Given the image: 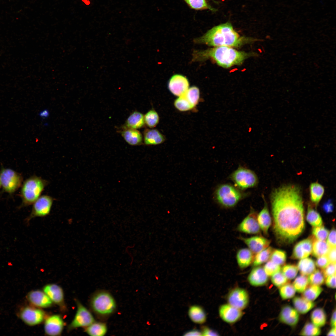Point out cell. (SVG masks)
<instances>
[{
  "mask_svg": "<svg viewBox=\"0 0 336 336\" xmlns=\"http://www.w3.org/2000/svg\"><path fill=\"white\" fill-rule=\"evenodd\" d=\"M271 200L274 233L281 242L291 243L305 227L301 189L296 185H283L272 191Z\"/></svg>",
  "mask_w": 336,
  "mask_h": 336,
  "instance_id": "obj_1",
  "label": "cell"
},
{
  "mask_svg": "<svg viewBox=\"0 0 336 336\" xmlns=\"http://www.w3.org/2000/svg\"><path fill=\"white\" fill-rule=\"evenodd\" d=\"M249 55L248 53L237 51L231 47H216L194 51L192 60L194 62H199L210 58L214 61L219 66L228 68L241 64Z\"/></svg>",
  "mask_w": 336,
  "mask_h": 336,
  "instance_id": "obj_2",
  "label": "cell"
},
{
  "mask_svg": "<svg viewBox=\"0 0 336 336\" xmlns=\"http://www.w3.org/2000/svg\"><path fill=\"white\" fill-rule=\"evenodd\" d=\"M245 40L234 29L231 24L227 22L214 26L202 36L194 39L197 44H204L214 47H237Z\"/></svg>",
  "mask_w": 336,
  "mask_h": 336,
  "instance_id": "obj_3",
  "label": "cell"
},
{
  "mask_svg": "<svg viewBox=\"0 0 336 336\" xmlns=\"http://www.w3.org/2000/svg\"><path fill=\"white\" fill-rule=\"evenodd\" d=\"M48 184L47 180L35 175L26 179L21 186L20 196L22 203L19 208L33 204L41 196Z\"/></svg>",
  "mask_w": 336,
  "mask_h": 336,
  "instance_id": "obj_4",
  "label": "cell"
},
{
  "mask_svg": "<svg viewBox=\"0 0 336 336\" xmlns=\"http://www.w3.org/2000/svg\"><path fill=\"white\" fill-rule=\"evenodd\" d=\"M91 305L96 314L103 316L113 313L116 306L113 296L106 291H100L94 295L91 299Z\"/></svg>",
  "mask_w": 336,
  "mask_h": 336,
  "instance_id": "obj_5",
  "label": "cell"
},
{
  "mask_svg": "<svg viewBox=\"0 0 336 336\" xmlns=\"http://www.w3.org/2000/svg\"><path fill=\"white\" fill-rule=\"evenodd\" d=\"M215 196L219 203L228 208L234 206L242 196L238 190L227 184L221 185L217 188Z\"/></svg>",
  "mask_w": 336,
  "mask_h": 336,
  "instance_id": "obj_6",
  "label": "cell"
},
{
  "mask_svg": "<svg viewBox=\"0 0 336 336\" xmlns=\"http://www.w3.org/2000/svg\"><path fill=\"white\" fill-rule=\"evenodd\" d=\"M1 186L4 191L12 194L18 190L22 184V175L15 170L8 168H2L0 172Z\"/></svg>",
  "mask_w": 336,
  "mask_h": 336,
  "instance_id": "obj_7",
  "label": "cell"
},
{
  "mask_svg": "<svg viewBox=\"0 0 336 336\" xmlns=\"http://www.w3.org/2000/svg\"><path fill=\"white\" fill-rule=\"evenodd\" d=\"M231 178L235 184L241 189L254 187L258 182L257 177L254 172L242 167L235 170Z\"/></svg>",
  "mask_w": 336,
  "mask_h": 336,
  "instance_id": "obj_8",
  "label": "cell"
},
{
  "mask_svg": "<svg viewBox=\"0 0 336 336\" xmlns=\"http://www.w3.org/2000/svg\"><path fill=\"white\" fill-rule=\"evenodd\" d=\"M54 201L53 198L49 195H41L33 203L30 214L25 219V222L28 224L33 218L48 215L51 212Z\"/></svg>",
  "mask_w": 336,
  "mask_h": 336,
  "instance_id": "obj_9",
  "label": "cell"
},
{
  "mask_svg": "<svg viewBox=\"0 0 336 336\" xmlns=\"http://www.w3.org/2000/svg\"><path fill=\"white\" fill-rule=\"evenodd\" d=\"M76 301L77 310L74 319L68 326L69 330L86 327L95 321L90 312L79 301Z\"/></svg>",
  "mask_w": 336,
  "mask_h": 336,
  "instance_id": "obj_10",
  "label": "cell"
},
{
  "mask_svg": "<svg viewBox=\"0 0 336 336\" xmlns=\"http://www.w3.org/2000/svg\"><path fill=\"white\" fill-rule=\"evenodd\" d=\"M19 316L28 325L32 326L41 323L44 320L45 314L42 310L36 307L27 306L20 311Z\"/></svg>",
  "mask_w": 336,
  "mask_h": 336,
  "instance_id": "obj_11",
  "label": "cell"
},
{
  "mask_svg": "<svg viewBox=\"0 0 336 336\" xmlns=\"http://www.w3.org/2000/svg\"><path fill=\"white\" fill-rule=\"evenodd\" d=\"M257 216L256 212L251 210L249 214L238 226L237 229L238 231L247 234H259L261 229L257 221Z\"/></svg>",
  "mask_w": 336,
  "mask_h": 336,
  "instance_id": "obj_12",
  "label": "cell"
},
{
  "mask_svg": "<svg viewBox=\"0 0 336 336\" xmlns=\"http://www.w3.org/2000/svg\"><path fill=\"white\" fill-rule=\"evenodd\" d=\"M189 87V83L185 76L179 74L173 75L170 79L168 88L175 96H180L184 95Z\"/></svg>",
  "mask_w": 336,
  "mask_h": 336,
  "instance_id": "obj_13",
  "label": "cell"
},
{
  "mask_svg": "<svg viewBox=\"0 0 336 336\" xmlns=\"http://www.w3.org/2000/svg\"><path fill=\"white\" fill-rule=\"evenodd\" d=\"M249 295L244 289L236 288L229 293L227 297L229 304L240 310L245 309L249 302Z\"/></svg>",
  "mask_w": 336,
  "mask_h": 336,
  "instance_id": "obj_14",
  "label": "cell"
},
{
  "mask_svg": "<svg viewBox=\"0 0 336 336\" xmlns=\"http://www.w3.org/2000/svg\"><path fill=\"white\" fill-rule=\"evenodd\" d=\"M64 326L62 317L58 315H54L46 318L44 323L45 333L50 336L60 335L63 331Z\"/></svg>",
  "mask_w": 336,
  "mask_h": 336,
  "instance_id": "obj_15",
  "label": "cell"
},
{
  "mask_svg": "<svg viewBox=\"0 0 336 336\" xmlns=\"http://www.w3.org/2000/svg\"><path fill=\"white\" fill-rule=\"evenodd\" d=\"M240 239L254 254L268 247L271 243L270 240L259 236L248 238L240 237Z\"/></svg>",
  "mask_w": 336,
  "mask_h": 336,
  "instance_id": "obj_16",
  "label": "cell"
},
{
  "mask_svg": "<svg viewBox=\"0 0 336 336\" xmlns=\"http://www.w3.org/2000/svg\"><path fill=\"white\" fill-rule=\"evenodd\" d=\"M27 298L33 306L38 308H46L51 306L52 302L43 291L35 290L30 292Z\"/></svg>",
  "mask_w": 336,
  "mask_h": 336,
  "instance_id": "obj_17",
  "label": "cell"
},
{
  "mask_svg": "<svg viewBox=\"0 0 336 336\" xmlns=\"http://www.w3.org/2000/svg\"><path fill=\"white\" fill-rule=\"evenodd\" d=\"M313 236L298 243L295 246L291 256L293 259H299L308 257L312 251Z\"/></svg>",
  "mask_w": 336,
  "mask_h": 336,
  "instance_id": "obj_18",
  "label": "cell"
},
{
  "mask_svg": "<svg viewBox=\"0 0 336 336\" xmlns=\"http://www.w3.org/2000/svg\"><path fill=\"white\" fill-rule=\"evenodd\" d=\"M219 314L220 317L225 322L234 323L241 318L243 315L241 310L230 304H224L219 308Z\"/></svg>",
  "mask_w": 336,
  "mask_h": 336,
  "instance_id": "obj_19",
  "label": "cell"
},
{
  "mask_svg": "<svg viewBox=\"0 0 336 336\" xmlns=\"http://www.w3.org/2000/svg\"><path fill=\"white\" fill-rule=\"evenodd\" d=\"M43 291L52 302L60 306H63L64 304V293L60 286L55 284H48L44 287Z\"/></svg>",
  "mask_w": 336,
  "mask_h": 336,
  "instance_id": "obj_20",
  "label": "cell"
},
{
  "mask_svg": "<svg viewBox=\"0 0 336 336\" xmlns=\"http://www.w3.org/2000/svg\"><path fill=\"white\" fill-rule=\"evenodd\" d=\"M250 284L254 286H260L265 284L268 280V276L264 268L259 266L254 267L250 273L248 278Z\"/></svg>",
  "mask_w": 336,
  "mask_h": 336,
  "instance_id": "obj_21",
  "label": "cell"
},
{
  "mask_svg": "<svg viewBox=\"0 0 336 336\" xmlns=\"http://www.w3.org/2000/svg\"><path fill=\"white\" fill-rule=\"evenodd\" d=\"M282 322L291 326L295 325L299 319L298 312L289 306H283L282 309L279 316Z\"/></svg>",
  "mask_w": 336,
  "mask_h": 336,
  "instance_id": "obj_22",
  "label": "cell"
},
{
  "mask_svg": "<svg viewBox=\"0 0 336 336\" xmlns=\"http://www.w3.org/2000/svg\"><path fill=\"white\" fill-rule=\"evenodd\" d=\"M143 139L145 144L147 145H155L163 142L165 138L157 129H147L144 132Z\"/></svg>",
  "mask_w": 336,
  "mask_h": 336,
  "instance_id": "obj_23",
  "label": "cell"
},
{
  "mask_svg": "<svg viewBox=\"0 0 336 336\" xmlns=\"http://www.w3.org/2000/svg\"><path fill=\"white\" fill-rule=\"evenodd\" d=\"M121 134L125 141L130 145H139L142 142V135L137 129L124 128Z\"/></svg>",
  "mask_w": 336,
  "mask_h": 336,
  "instance_id": "obj_24",
  "label": "cell"
},
{
  "mask_svg": "<svg viewBox=\"0 0 336 336\" xmlns=\"http://www.w3.org/2000/svg\"><path fill=\"white\" fill-rule=\"evenodd\" d=\"M254 254L249 248L239 250L236 253V259L239 267L243 269L249 266L253 262Z\"/></svg>",
  "mask_w": 336,
  "mask_h": 336,
  "instance_id": "obj_25",
  "label": "cell"
},
{
  "mask_svg": "<svg viewBox=\"0 0 336 336\" xmlns=\"http://www.w3.org/2000/svg\"><path fill=\"white\" fill-rule=\"evenodd\" d=\"M264 207L257 214V221L261 230L265 235H268L269 228L271 223V218L266 203Z\"/></svg>",
  "mask_w": 336,
  "mask_h": 336,
  "instance_id": "obj_26",
  "label": "cell"
},
{
  "mask_svg": "<svg viewBox=\"0 0 336 336\" xmlns=\"http://www.w3.org/2000/svg\"><path fill=\"white\" fill-rule=\"evenodd\" d=\"M125 124L126 128L136 129L141 128L145 124L144 116L139 112L134 111L128 118Z\"/></svg>",
  "mask_w": 336,
  "mask_h": 336,
  "instance_id": "obj_27",
  "label": "cell"
},
{
  "mask_svg": "<svg viewBox=\"0 0 336 336\" xmlns=\"http://www.w3.org/2000/svg\"><path fill=\"white\" fill-rule=\"evenodd\" d=\"M295 309L298 312L302 314L307 313L315 306L312 301L308 300L303 297H295L292 300Z\"/></svg>",
  "mask_w": 336,
  "mask_h": 336,
  "instance_id": "obj_28",
  "label": "cell"
},
{
  "mask_svg": "<svg viewBox=\"0 0 336 336\" xmlns=\"http://www.w3.org/2000/svg\"><path fill=\"white\" fill-rule=\"evenodd\" d=\"M188 315L190 319L194 323L202 324L206 321V313L203 309L199 306H191L189 309Z\"/></svg>",
  "mask_w": 336,
  "mask_h": 336,
  "instance_id": "obj_29",
  "label": "cell"
},
{
  "mask_svg": "<svg viewBox=\"0 0 336 336\" xmlns=\"http://www.w3.org/2000/svg\"><path fill=\"white\" fill-rule=\"evenodd\" d=\"M312 246V255L316 257L326 255L330 247L327 242L324 240H320L316 239L313 236Z\"/></svg>",
  "mask_w": 336,
  "mask_h": 336,
  "instance_id": "obj_30",
  "label": "cell"
},
{
  "mask_svg": "<svg viewBox=\"0 0 336 336\" xmlns=\"http://www.w3.org/2000/svg\"><path fill=\"white\" fill-rule=\"evenodd\" d=\"M310 191L311 202L315 205H317L324 195V187L317 182L312 183L310 185Z\"/></svg>",
  "mask_w": 336,
  "mask_h": 336,
  "instance_id": "obj_31",
  "label": "cell"
},
{
  "mask_svg": "<svg viewBox=\"0 0 336 336\" xmlns=\"http://www.w3.org/2000/svg\"><path fill=\"white\" fill-rule=\"evenodd\" d=\"M107 331L106 324L101 322H95L86 327L85 331L89 335L92 336L105 335Z\"/></svg>",
  "mask_w": 336,
  "mask_h": 336,
  "instance_id": "obj_32",
  "label": "cell"
},
{
  "mask_svg": "<svg viewBox=\"0 0 336 336\" xmlns=\"http://www.w3.org/2000/svg\"><path fill=\"white\" fill-rule=\"evenodd\" d=\"M297 267L300 273L304 275H310L316 268L314 261L309 258L302 259L298 262Z\"/></svg>",
  "mask_w": 336,
  "mask_h": 336,
  "instance_id": "obj_33",
  "label": "cell"
},
{
  "mask_svg": "<svg viewBox=\"0 0 336 336\" xmlns=\"http://www.w3.org/2000/svg\"><path fill=\"white\" fill-rule=\"evenodd\" d=\"M274 249L271 247H268L254 255L252 262L254 267L259 266L268 261Z\"/></svg>",
  "mask_w": 336,
  "mask_h": 336,
  "instance_id": "obj_34",
  "label": "cell"
},
{
  "mask_svg": "<svg viewBox=\"0 0 336 336\" xmlns=\"http://www.w3.org/2000/svg\"><path fill=\"white\" fill-rule=\"evenodd\" d=\"M311 320L312 323L318 327L324 326L326 322V316L324 309L321 308L315 309L311 313Z\"/></svg>",
  "mask_w": 336,
  "mask_h": 336,
  "instance_id": "obj_35",
  "label": "cell"
},
{
  "mask_svg": "<svg viewBox=\"0 0 336 336\" xmlns=\"http://www.w3.org/2000/svg\"><path fill=\"white\" fill-rule=\"evenodd\" d=\"M306 219L307 222L313 226L322 225L323 221L319 213L310 204L308 207Z\"/></svg>",
  "mask_w": 336,
  "mask_h": 336,
  "instance_id": "obj_36",
  "label": "cell"
},
{
  "mask_svg": "<svg viewBox=\"0 0 336 336\" xmlns=\"http://www.w3.org/2000/svg\"><path fill=\"white\" fill-rule=\"evenodd\" d=\"M323 289L320 286L311 285L303 292L302 296L306 299L313 301L320 295Z\"/></svg>",
  "mask_w": 336,
  "mask_h": 336,
  "instance_id": "obj_37",
  "label": "cell"
},
{
  "mask_svg": "<svg viewBox=\"0 0 336 336\" xmlns=\"http://www.w3.org/2000/svg\"><path fill=\"white\" fill-rule=\"evenodd\" d=\"M193 107L198 104L200 98V91L198 87L193 86L189 88L183 95Z\"/></svg>",
  "mask_w": 336,
  "mask_h": 336,
  "instance_id": "obj_38",
  "label": "cell"
},
{
  "mask_svg": "<svg viewBox=\"0 0 336 336\" xmlns=\"http://www.w3.org/2000/svg\"><path fill=\"white\" fill-rule=\"evenodd\" d=\"M144 116L145 124L150 128L155 127L159 122V116L154 110H149Z\"/></svg>",
  "mask_w": 336,
  "mask_h": 336,
  "instance_id": "obj_39",
  "label": "cell"
},
{
  "mask_svg": "<svg viewBox=\"0 0 336 336\" xmlns=\"http://www.w3.org/2000/svg\"><path fill=\"white\" fill-rule=\"evenodd\" d=\"M191 8L196 10L209 9L214 11V9L211 7L205 0H184Z\"/></svg>",
  "mask_w": 336,
  "mask_h": 336,
  "instance_id": "obj_40",
  "label": "cell"
},
{
  "mask_svg": "<svg viewBox=\"0 0 336 336\" xmlns=\"http://www.w3.org/2000/svg\"><path fill=\"white\" fill-rule=\"evenodd\" d=\"M309 284L307 277L306 275H302L296 278L292 285L296 291L301 293L305 290Z\"/></svg>",
  "mask_w": 336,
  "mask_h": 336,
  "instance_id": "obj_41",
  "label": "cell"
},
{
  "mask_svg": "<svg viewBox=\"0 0 336 336\" xmlns=\"http://www.w3.org/2000/svg\"><path fill=\"white\" fill-rule=\"evenodd\" d=\"M309 283L310 285L320 286L324 281V277L322 271L319 269L315 270L308 277Z\"/></svg>",
  "mask_w": 336,
  "mask_h": 336,
  "instance_id": "obj_42",
  "label": "cell"
},
{
  "mask_svg": "<svg viewBox=\"0 0 336 336\" xmlns=\"http://www.w3.org/2000/svg\"><path fill=\"white\" fill-rule=\"evenodd\" d=\"M279 292L282 299L286 300L294 297L296 290L292 285L287 283L280 287Z\"/></svg>",
  "mask_w": 336,
  "mask_h": 336,
  "instance_id": "obj_43",
  "label": "cell"
},
{
  "mask_svg": "<svg viewBox=\"0 0 336 336\" xmlns=\"http://www.w3.org/2000/svg\"><path fill=\"white\" fill-rule=\"evenodd\" d=\"M320 333L321 330L319 327L309 322L305 324L300 334L302 336H314L319 335Z\"/></svg>",
  "mask_w": 336,
  "mask_h": 336,
  "instance_id": "obj_44",
  "label": "cell"
},
{
  "mask_svg": "<svg viewBox=\"0 0 336 336\" xmlns=\"http://www.w3.org/2000/svg\"><path fill=\"white\" fill-rule=\"evenodd\" d=\"M174 105L178 110L181 111H187L194 108L184 95L178 97L175 100Z\"/></svg>",
  "mask_w": 336,
  "mask_h": 336,
  "instance_id": "obj_45",
  "label": "cell"
},
{
  "mask_svg": "<svg viewBox=\"0 0 336 336\" xmlns=\"http://www.w3.org/2000/svg\"><path fill=\"white\" fill-rule=\"evenodd\" d=\"M270 260L279 265L284 264L286 261V254L285 251L279 250H273Z\"/></svg>",
  "mask_w": 336,
  "mask_h": 336,
  "instance_id": "obj_46",
  "label": "cell"
},
{
  "mask_svg": "<svg viewBox=\"0 0 336 336\" xmlns=\"http://www.w3.org/2000/svg\"><path fill=\"white\" fill-rule=\"evenodd\" d=\"M282 272L285 276L289 280L295 278L298 272L297 267L293 264L284 265L282 269Z\"/></svg>",
  "mask_w": 336,
  "mask_h": 336,
  "instance_id": "obj_47",
  "label": "cell"
},
{
  "mask_svg": "<svg viewBox=\"0 0 336 336\" xmlns=\"http://www.w3.org/2000/svg\"><path fill=\"white\" fill-rule=\"evenodd\" d=\"M329 233V231L324 226H315L312 229L313 236L317 239L325 240Z\"/></svg>",
  "mask_w": 336,
  "mask_h": 336,
  "instance_id": "obj_48",
  "label": "cell"
},
{
  "mask_svg": "<svg viewBox=\"0 0 336 336\" xmlns=\"http://www.w3.org/2000/svg\"><path fill=\"white\" fill-rule=\"evenodd\" d=\"M271 280L275 286L278 287L287 283L288 282V279L280 271L272 276Z\"/></svg>",
  "mask_w": 336,
  "mask_h": 336,
  "instance_id": "obj_49",
  "label": "cell"
},
{
  "mask_svg": "<svg viewBox=\"0 0 336 336\" xmlns=\"http://www.w3.org/2000/svg\"><path fill=\"white\" fill-rule=\"evenodd\" d=\"M263 268L265 273L268 276H272L280 271L281 270L280 265L275 264L270 260L267 262Z\"/></svg>",
  "mask_w": 336,
  "mask_h": 336,
  "instance_id": "obj_50",
  "label": "cell"
},
{
  "mask_svg": "<svg viewBox=\"0 0 336 336\" xmlns=\"http://www.w3.org/2000/svg\"><path fill=\"white\" fill-rule=\"evenodd\" d=\"M322 272L325 277L336 274V263H330L326 267L322 269Z\"/></svg>",
  "mask_w": 336,
  "mask_h": 336,
  "instance_id": "obj_51",
  "label": "cell"
},
{
  "mask_svg": "<svg viewBox=\"0 0 336 336\" xmlns=\"http://www.w3.org/2000/svg\"><path fill=\"white\" fill-rule=\"evenodd\" d=\"M330 263L326 255H324L318 257L315 263L318 267L323 269L326 267Z\"/></svg>",
  "mask_w": 336,
  "mask_h": 336,
  "instance_id": "obj_52",
  "label": "cell"
},
{
  "mask_svg": "<svg viewBox=\"0 0 336 336\" xmlns=\"http://www.w3.org/2000/svg\"><path fill=\"white\" fill-rule=\"evenodd\" d=\"M327 243L330 248L336 247V231L334 228L332 229L329 234Z\"/></svg>",
  "mask_w": 336,
  "mask_h": 336,
  "instance_id": "obj_53",
  "label": "cell"
},
{
  "mask_svg": "<svg viewBox=\"0 0 336 336\" xmlns=\"http://www.w3.org/2000/svg\"><path fill=\"white\" fill-rule=\"evenodd\" d=\"M325 283L327 286L332 288L336 287V274L326 278Z\"/></svg>",
  "mask_w": 336,
  "mask_h": 336,
  "instance_id": "obj_54",
  "label": "cell"
},
{
  "mask_svg": "<svg viewBox=\"0 0 336 336\" xmlns=\"http://www.w3.org/2000/svg\"><path fill=\"white\" fill-rule=\"evenodd\" d=\"M326 255L330 263H336V247L330 248Z\"/></svg>",
  "mask_w": 336,
  "mask_h": 336,
  "instance_id": "obj_55",
  "label": "cell"
},
{
  "mask_svg": "<svg viewBox=\"0 0 336 336\" xmlns=\"http://www.w3.org/2000/svg\"><path fill=\"white\" fill-rule=\"evenodd\" d=\"M202 335L204 336H218L216 332L207 327H203L201 332Z\"/></svg>",
  "mask_w": 336,
  "mask_h": 336,
  "instance_id": "obj_56",
  "label": "cell"
},
{
  "mask_svg": "<svg viewBox=\"0 0 336 336\" xmlns=\"http://www.w3.org/2000/svg\"><path fill=\"white\" fill-rule=\"evenodd\" d=\"M323 208L324 211L326 213H329L333 211L334 206L331 201L330 200H328L324 204L323 206Z\"/></svg>",
  "mask_w": 336,
  "mask_h": 336,
  "instance_id": "obj_57",
  "label": "cell"
},
{
  "mask_svg": "<svg viewBox=\"0 0 336 336\" xmlns=\"http://www.w3.org/2000/svg\"><path fill=\"white\" fill-rule=\"evenodd\" d=\"M184 336H201L202 335L201 332L197 329H193L186 332Z\"/></svg>",
  "mask_w": 336,
  "mask_h": 336,
  "instance_id": "obj_58",
  "label": "cell"
},
{
  "mask_svg": "<svg viewBox=\"0 0 336 336\" xmlns=\"http://www.w3.org/2000/svg\"><path fill=\"white\" fill-rule=\"evenodd\" d=\"M39 115L43 119L47 118L49 115V112L47 109H44L40 112Z\"/></svg>",
  "mask_w": 336,
  "mask_h": 336,
  "instance_id": "obj_59",
  "label": "cell"
},
{
  "mask_svg": "<svg viewBox=\"0 0 336 336\" xmlns=\"http://www.w3.org/2000/svg\"><path fill=\"white\" fill-rule=\"evenodd\" d=\"M331 325L333 327H336V310L335 309L334 311L331 318Z\"/></svg>",
  "mask_w": 336,
  "mask_h": 336,
  "instance_id": "obj_60",
  "label": "cell"
},
{
  "mask_svg": "<svg viewBox=\"0 0 336 336\" xmlns=\"http://www.w3.org/2000/svg\"><path fill=\"white\" fill-rule=\"evenodd\" d=\"M336 327H333L327 334L328 336H336Z\"/></svg>",
  "mask_w": 336,
  "mask_h": 336,
  "instance_id": "obj_61",
  "label": "cell"
},
{
  "mask_svg": "<svg viewBox=\"0 0 336 336\" xmlns=\"http://www.w3.org/2000/svg\"><path fill=\"white\" fill-rule=\"evenodd\" d=\"M1 187H2V186H1V180H0V188H1Z\"/></svg>",
  "mask_w": 336,
  "mask_h": 336,
  "instance_id": "obj_62",
  "label": "cell"
}]
</instances>
